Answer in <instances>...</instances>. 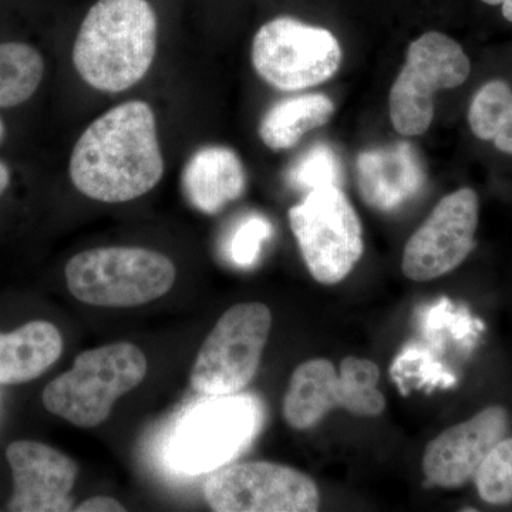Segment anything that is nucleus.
I'll list each match as a JSON object with an SVG mask.
<instances>
[{
  "label": "nucleus",
  "instance_id": "nucleus-14",
  "mask_svg": "<svg viewBox=\"0 0 512 512\" xmlns=\"http://www.w3.org/2000/svg\"><path fill=\"white\" fill-rule=\"evenodd\" d=\"M6 458L13 476L9 511H72V491L79 474L73 458L30 440L13 441L6 450Z\"/></svg>",
  "mask_w": 512,
  "mask_h": 512
},
{
  "label": "nucleus",
  "instance_id": "nucleus-11",
  "mask_svg": "<svg viewBox=\"0 0 512 512\" xmlns=\"http://www.w3.org/2000/svg\"><path fill=\"white\" fill-rule=\"evenodd\" d=\"M478 195L471 188L441 198L404 247L402 269L410 281L450 274L476 247Z\"/></svg>",
  "mask_w": 512,
  "mask_h": 512
},
{
  "label": "nucleus",
  "instance_id": "nucleus-4",
  "mask_svg": "<svg viewBox=\"0 0 512 512\" xmlns=\"http://www.w3.org/2000/svg\"><path fill=\"white\" fill-rule=\"evenodd\" d=\"M64 274L77 301L101 308H134L167 295L177 269L161 252L107 247L74 255Z\"/></svg>",
  "mask_w": 512,
  "mask_h": 512
},
{
  "label": "nucleus",
  "instance_id": "nucleus-17",
  "mask_svg": "<svg viewBox=\"0 0 512 512\" xmlns=\"http://www.w3.org/2000/svg\"><path fill=\"white\" fill-rule=\"evenodd\" d=\"M62 352L59 329L45 320L0 333V384L32 382L55 365Z\"/></svg>",
  "mask_w": 512,
  "mask_h": 512
},
{
  "label": "nucleus",
  "instance_id": "nucleus-2",
  "mask_svg": "<svg viewBox=\"0 0 512 512\" xmlns=\"http://www.w3.org/2000/svg\"><path fill=\"white\" fill-rule=\"evenodd\" d=\"M157 37L156 12L147 0H99L77 33L74 67L93 89L124 92L146 77Z\"/></svg>",
  "mask_w": 512,
  "mask_h": 512
},
{
  "label": "nucleus",
  "instance_id": "nucleus-5",
  "mask_svg": "<svg viewBox=\"0 0 512 512\" xmlns=\"http://www.w3.org/2000/svg\"><path fill=\"white\" fill-rule=\"evenodd\" d=\"M380 370L372 360L349 356L336 370L328 359H312L293 370L282 413L292 429L308 430L335 409L360 417L383 413L386 400L377 383Z\"/></svg>",
  "mask_w": 512,
  "mask_h": 512
},
{
  "label": "nucleus",
  "instance_id": "nucleus-3",
  "mask_svg": "<svg viewBox=\"0 0 512 512\" xmlns=\"http://www.w3.org/2000/svg\"><path fill=\"white\" fill-rule=\"evenodd\" d=\"M147 357L133 343L119 342L86 350L73 367L43 390L47 412L80 429L109 419L114 403L147 376Z\"/></svg>",
  "mask_w": 512,
  "mask_h": 512
},
{
  "label": "nucleus",
  "instance_id": "nucleus-6",
  "mask_svg": "<svg viewBox=\"0 0 512 512\" xmlns=\"http://www.w3.org/2000/svg\"><path fill=\"white\" fill-rule=\"evenodd\" d=\"M272 328V313L261 302L229 308L202 343L191 370V387L204 396L241 393L254 380Z\"/></svg>",
  "mask_w": 512,
  "mask_h": 512
},
{
  "label": "nucleus",
  "instance_id": "nucleus-13",
  "mask_svg": "<svg viewBox=\"0 0 512 512\" xmlns=\"http://www.w3.org/2000/svg\"><path fill=\"white\" fill-rule=\"evenodd\" d=\"M508 429L510 414L504 407H485L427 444L423 456L424 476L437 487H463L473 480L491 450L507 437Z\"/></svg>",
  "mask_w": 512,
  "mask_h": 512
},
{
  "label": "nucleus",
  "instance_id": "nucleus-10",
  "mask_svg": "<svg viewBox=\"0 0 512 512\" xmlns=\"http://www.w3.org/2000/svg\"><path fill=\"white\" fill-rule=\"evenodd\" d=\"M202 493L217 512H315L320 505L308 474L271 461L222 467L205 480Z\"/></svg>",
  "mask_w": 512,
  "mask_h": 512
},
{
  "label": "nucleus",
  "instance_id": "nucleus-12",
  "mask_svg": "<svg viewBox=\"0 0 512 512\" xmlns=\"http://www.w3.org/2000/svg\"><path fill=\"white\" fill-rule=\"evenodd\" d=\"M188 420L175 443L177 463L187 470L224 466L251 440L258 424V409L247 397H218Z\"/></svg>",
  "mask_w": 512,
  "mask_h": 512
},
{
  "label": "nucleus",
  "instance_id": "nucleus-25",
  "mask_svg": "<svg viewBox=\"0 0 512 512\" xmlns=\"http://www.w3.org/2000/svg\"><path fill=\"white\" fill-rule=\"evenodd\" d=\"M487 5L501 6L503 9L504 18L512 23V0H481Z\"/></svg>",
  "mask_w": 512,
  "mask_h": 512
},
{
  "label": "nucleus",
  "instance_id": "nucleus-22",
  "mask_svg": "<svg viewBox=\"0 0 512 512\" xmlns=\"http://www.w3.org/2000/svg\"><path fill=\"white\" fill-rule=\"evenodd\" d=\"M288 181L292 187L308 192L328 185L339 187L342 165L332 147L316 144L291 165Z\"/></svg>",
  "mask_w": 512,
  "mask_h": 512
},
{
  "label": "nucleus",
  "instance_id": "nucleus-27",
  "mask_svg": "<svg viewBox=\"0 0 512 512\" xmlns=\"http://www.w3.org/2000/svg\"><path fill=\"white\" fill-rule=\"evenodd\" d=\"M6 128L5 124H3L2 119H0V144H2L3 138H5Z\"/></svg>",
  "mask_w": 512,
  "mask_h": 512
},
{
  "label": "nucleus",
  "instance_id": "nucleus-15",
  "mask_svg": "<svg viewBox=\"0 0 512 512\" xmlns=\"http://www.w3.org/2000/svg\"><path fill=\"white\" fill-rule=\"evenodd\" d=\"M356 180L360 195L370 208L393 212L420 194L426 184V170L416 148L400 141L360 153Z\"/></svg>",
  "mask_w": 512,
  "mask_h": 512
},
{
  "label": "nucleus",
  "instance_id": "nucleus-1",
  "mask_svg": "<svg viewBox=\"0 0 512 512\" xmlns=\"http://www.w3.org/2000/svg\"><path fill=\"white\" fill-rule=\"evenodd\" d=\"M163 175L156 114L144 101H127L94 120L70 158L74 187L107 204L143 197Z\"/></svg>",
  "mask_w": 512,
  "mask_h": 512
},
{
  "label": "nucleus",
  "instance_id": "nucleus-7",
  "mask_svg": "<svg viewBox=\"0 0 512 512\" xmlns=\"http://www.w3.org/2000/svg\"><path fill=\"white\" fill-rule=\"evenodd\" d=\"M289 224L303 261L319 284H339L362 258V224L336 185L309 191L289 211Z\"/></svg>",
  "mask_w": 512,
  "mask_h": 512
},
{
  "label": "nucleus",
  "instance_id": "nucleus-20",
  "mask_svg": "<svg viewBox=\"0 0 512 512\" xmlns=\"http://www.w3.org/2000/svg\"><path fill=\"white\" fill-rule=\"evenodd\" d=\"M45 62L26 43H0V109L26 103L39 89Z\"/></svg>",
  "mask_w": 512,
  "mask_h": 512
},
{
  "label": "nucleus",
  "instance_id": "nucleus-23",
  "mask_svg": "<svg viewBox=\"0 0 512 512\" xmlns=\"http://www.w3.org/2000/svg\"><path fill=\"white\" fill-rule=\"evenodd\" d=\"M271 222L264 217H249L239 225L229 245L232 261L239 266H251L261 254L262 244L271 237Z\"/></svg>",
  "mask_w": 512,
  "mask_h": 512
},
{
  "label": "nucleus",
  "instance_id": "nucleus-16",
  "mask_svg": "<svg viewBox=\"0 0 512 512\" xmlns=\"http://www.w3.org/2000/svg\"><path fill=\"white\" fill-rule=\"evenodd\" d=\"M181 185L192 207L214 215L244 194L247 175L241 158L234 150L208 146L195 151L187 161Z\"/></svg>",
  "mask_w": 512,
  "mask_h": 512
},
{
  "label": "nucleus",
  "instance_id": "nucleus-19",
  "mask_svg": "<svg viewBox=\"0 0 512 512\" xmlns=\"http://www.w3.org/2000/svg\"><path fill=\"white\" fill-rule=\"evenodd\" d=\"M468 124L474 136L493 141L504 154L512 156V89L504 80H491L476 93L468 110Z\"/></svg>",
  "mask_w": 512,
  "mask_h": 512
},
{
  "label": "nucleus",
  "instance_id": "nucleus-24",
  "mask_svg": "<svg viewBox=\"0 0 512 512\" xmlns=\"http://www.w3.org/2000/svg\"><path fill=\"white\" fill-rule=\"evenodd\" d=\"M76 512H123L126 507L119 503L116 498L106 497V495H97L89 498L74 508Z\"/></svg>",
  "mask_w": 512,
  "mask_h": 512
},
{
  "label": "nucleus",
  "instance_id": "nucleus-21",
  "mask_svg": "<svg viewBox=\"0 0 512 512\" xmlns=\"http://www.w3.org/2000/svg\"><path fill=\"white\" fill-rule=\"evenodd\" d=\"M473 480L484 503H512V437H504L491 450Z\"/></svg>",
  "mask_w": 512,
  "mask_h": 512
},
{
  "label": "nucleus",
  "instance_id": "nucleus-18",
  "mask_svg": "<svg viewBox=\"0 0 512 512\" xmlns=\"http://www.w3.org/2000/svg\"><path fill=\"white\" fill-rule=\"evenodd\" d=\"M335 113V104L325 94H302L279 101L259 124V137L271 150H289L308 131L325 126Z\"/></svg>",
  "mask_w": 512,
  "mask_h": 512
},
{
  "label": "nucleus",
  "instance_id": "nucleus-26",
  "mask_svg": "<svg viewBox=\"0 0 512 512\" xmlns=\"http://www.w3.org/2000/svg\"><path fill=\"white\" fill-rule=\"evenodd\" d=\"M10 185V170L8 165L0 161V197L8 190Z\"/></svg>",
  "mask_w": 512,
  "mask_h": 512
},
{
  "label": "nucleus",
  "instance_id": "nucleus-8",
  "mask_svg": "<svg viewBox=\"0 0 512 512\" xmlns=\"http://www.w3.org/2000/svg\"><path fill=\"white\" fill-rule=\"evenodd\" d=\"M470 70L466 52L450 36L429 32L414 40L390 90V120L397 133L404 137L426 133L433 123L436 93L461 86Z\"/></svg>",
  "mask_w": 512,
  "mask_h": 512
},
{
  "label": "nucleus",
  "instance_id": "nucleus-9",
  "mask_svg": "<svg viewBox=\"0 0 512 512\" xmlns=\"http://www.w3.org/2000/svg\"><path fill=\"white\" fill-rule=\"evenodd\" d=\"M342 56L332 32L292 18L265 23L252 43L256 73L282 92L328 82L338 72Z\"/></svg>",
  "mask_w": 512,
  "mask_h": 512
}]
</instances>
